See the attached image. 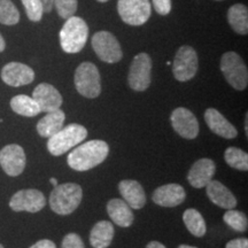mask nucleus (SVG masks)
<instances>
[{
    "label": "nucleus",
    "instance_id": "obj_1",
    "mask_svg": "<svg viewBox=\"0 0 248 248\" xmlns=\"http://www.w3.org/2000/svg\"><path fill=\"white\" fill-rule=\"evenodd\" d=\"M109 153V146L104 140H90L76 147L68 155L67 163L71 169L86 171L104 162Z\"/></svg>",
    "mask_w": 248,
    "mask_h": 248
},
{
    "label": "nucleus",
    "instance_id": "obj_2",
    "mask_svg": "<svg viewBox=\"0 0 248 248\" xmlns=\"http://www.w3.org/2000/svg\"><path fill=\"white\" fill-rule=\"evenodd\" d=\"M59 37L61 47L66 53H78L88 42L89 27L82 17L70 16L64 22Z\"/></svg>",
    "mask_w": 248,
    "mask_h": 248
},
{
    "label": "nucleus",
    "instance_id": "obj_3",
    "mask_svg": "<svg viewBox=\"0 0 248 248\" xmlns=\"http://www.w3.org/2000/svg\"><path fill=\"white\" fill-rule=\"evenodd\" d=\"M83 198V191L79 185L74 183L54 186L49 194V206L58 215H69L79 206Z\"/></svg>",
    "mask_w": 248,
    "mask_h": 248
},
{
    "label": "nucleus",
    "instance_id": "obj_4",
    "mask_svg": "<svg viewBox=\"0 0 248 248\" xmlns=\"http://www.w3.org/2000/svg\"><path fill=\"white\" fill-rule=\"evenodd\" d=\"M86 137H88V130L85 129V126L71 123L48 138L47 150L54 156H60L85 140Z\"/></svg>",
    "mask_w": 248,
    "mask_h": 248
},
{
    "label": "nucleus",
    "instance_id": "obj_5",
    "mask_svg": "<svg viewBox=\"0 0 248 248\" xmlns=\"http://www.w3.org/2000/svg\"><path fill=\"white\" fill-rule=\"evenodd\" d=\"M221 70L225 79L232 88L244 91L248 85V70L239 54L235 52H226L222 55Z\"/></svg>",
    "mask_w": 248,
    "mask_h": 248
},
{
    "label": "nucleus",
    "instance_id": "obj_6",
    "mask_svg": "<svg viewBox=\"0 0 248 248\" xmlns=\"http://www.w3.org/2000/svg\"><path fill=\"white\" fill-rule=\"evenodd\" d=\"M75 88L79 94L89 99L101 93V78L98 68L92 62H83L75 71Z\"/></svg>",
    "mask_w": 248,
    "mask_h": 248
},
{
    "label": "nucleus",
    "instance_id": "obj_7",
    "mask_svg": "<svg viewBox=\"0 0 248 248\" xmlns=\"http://www.w3.org/2000/svg\"><path fill=\"white\" fill-rule=\"evenodd\" d=\"M117 12L124 23L142 26L151 17V2L150 0H119Z\"/></svg>",
    "mask_w": 248,
    "mask_h": 248
},
{
    "label": "nucleus",
    "instance_id": "obj_8",
    "mask_svg": "<svg viewBox=\"0 0 248 248\" xmlns=\"http://www.w3.org/2000/svg\"><path fill=\"white\" fill-rule=\"evenodd\" d=\"M92 47L101 61L116 63L123 57L119 40L108 31H98L92 37Z\"/></svg>",
    "mask_w": 248,
    "mask_h": 248
},
{
    "label": "nucleus",
    "instance_id": "obj_9",
    "mask_svg": "<svg viewBox=\"0 0 248 248\" xmlns=\"http://www.w3.org/2000/svg\"><path fill=\"white\" fill-rule=\"evenodd\" d=\"M199 67L198 54L193 47L184 45L179 47L172 63V73L179 82H187L193 78Z\"/></svg>",
    "mask_w": 248,
    "mask_h": 248
},
{
    "label": "nucleus",
    "instance_id": "obj_10",
    "mask_svg": "<svg viewBox=\"0 0 248 248\" xmlns=\"http://www.w3.org/2000/svg\"><path fill=\"white\" fill-rule=\"evenodd\" d=\"M152 60L147 53H139L133 58L130 66L128 82L135 91L142 92L151 84Z\"/></svg>",
    "mask_w": 248,
    "mask_h": 248
},
{
    "label": "nucleus",
    "instance_id": "obj_11",
    "mask_svg": "<svg viewBox=\"0 0 248 248\" xmlns=\"http://www.w3.org/2000/svg\"><path fill=\"white\" fill-rule=\"evenodd\" d=\"M46 206V198L42 192L35 188L20 190L12 197L9 207L14 212L38 213Z\"/></svg>",
    "mask_w": 248,
    "mask_h": 248
},
{
    "label": "nucleus",
    "instance_id": "obj_12",
    "mask_svg": "<svg viewBox=\"0 0 248 248\" xmlns=\"http://www.w3.org/2000/svg\"><path fill=\"white\" fill-rule=\"evenodd\" d=\"M26 153L20 145H7L0 151V166L8 176L16 177L26 168Z\"/></svg>",
    "mask_w": 248,
    "mask_h": 248
},
{
    "label": "nucleus",
    "instance_id": "obj_13",
    "mask_svg": "<svg viewBox=\"0 0 248 248\" xmlns=\"http://www.w3.org/2000/svg\"><path fill=\"white\" fill-rule=\"evenodd\" d=\"M170 122L173 130L183 138L194 139L199 135V123L197 117L187 108H176L170 116Z\"/></svg>",
    "mask_w": 248,
    "mask_h": 248
},
{
    "label": "nucleus",
    "instance_id": "obj_14",
    "mask_svg": "<svg viewBox=\"0 0 248 248\" xmlns=\"http://www.w3.org/2000/svg\"><path fill=\"white\" fill-rule=\"evenodd\" d=\"M1 79L7 85L14 88L28 85L35 79V71L21 62H9L2 68Z\"/></svg>",
    "mask_w": 248,
    "mask_h": 248
},
{
    "label": "nucleus",
    "instance_id": "obj_15",
    "mask_svg": "<svg viewBox=\"0 0 248 248\" xmlns=\"http://www.w3.org/2000/svg\"><path fill=\"white\" fill-rule=\"evenodd\" d=\"M32 98L38 104L40 110L45 113L59 109L63 102L60 92L48 83H40L37 85L32 92Z\"/></svg>",
    "mask_w": 248,
    "mask_h": 248
},
{
    "label": "nucleus",
    "instance_id": "obj_16",
    "mask_svg": "<svg viewBox=\"0 0 248 248\" xmlns=\"http://www.w3.org/2000/svg\"><path fill=\"white\" fill-rule=\"evenodd\" d=\"M216 171V164L213 160L200 159L195 162L187 175V181L194 188L206 187Z\"/></svg>",
    "mask_w": 248,
    "mask_h": 248
},
{
    "label": "nucleus",
    "instance_id": "obj_17",
    "mask_svg": "<svg viewBox=\"0 0 248 248\" xmlns=\"http://www.w3.org/2000/svg\"><path fill=\"white\" fill-rule=\"evenodd\" d=\"M185 190L179 184H166L154 191L152 199L161 207H176L184 202Z\"/></svg>",
    "mask_w": 248,
    "mask_h": 248
},
{
    "label": "nucleus",
    "instance_id": "obj_18",
    "mask_svg": "<svg viewBox=\"0 0 248 248\" xmlns=\"http://www.w3.org/2000/svg\"><path fill=\"white\" fill-rule=\"evenodd\" d=\"M204 121L208 128L219 137L233 139L238 136L237 129L215 108H208L204 111Z\"/></svg>",
    "mask_w": 248,
    "mask_h": 248
},
{
    "label": "nucleus",
    "instance_id": "obj_19",
    "mask_svg": "<svg viewBox=\"0 0 248 248\" xmlns=\"http://www.w3.org/2000/svg\"><path fill=\"white\" fill-rule=\"evenodd\" d=\"M206 193L214 204L223 209H233L237 206V199L234 194L221 182L212 179L206 185Z\"/></svg>",
    "mask_w": 248,
    "mask_h": 248
},
{
    "label": "nucleus",
    "instance_id": "obj_20",
    "mask_svg": "<svg viewBox=\"0 0 248 248\" xmlns=\"http://www.w3.org/2000/svg\"><path fill=\"white\" fill-rule=\"evenodd\" d=\"M119 191L123 200L133 209H141L146 204V194L141 184L133 179H124L120 182Z\"/></svg>",
    "mask_w": 248,
    "mask_h": 248
},
{
    "label": "nucleus",
    "instance_id": "obj_21",
    "mask_svg": "<svg viewBox=\"0 0 248 248\" xmlns=\"http://www.w3.org/2000/svg\"><path fill=\"white\" fill-rule=\"evenodd\" d=\"M107 212L113 223L121 228H129L135 219L132 208L122 199H111L108 201Z\"/></svg>",
    "mask_w": 248,
    "mask_h": 248
},
{
    "label": "nucleus",
    "instance_id": "obj_22",
    "mask_svg": "<svg viewBox=\"0 0 248 248\" xmlns=\"http://www.w3.org/2000/svg\"><path fill=\"white\" fill-rule=\"evenodd\" d=\"M64 120H66V114L60 108L57 110L48 111L37 123V132L39 133V136L44 138L52 137V136L63 128Z\"/></svg>",
    "mask_w": 248,
    "mask_h": 248
},
{
    "label": "nucleus",
    "instance_id": "obj_23",
    "mask_svg": "<svg viewBox=\"0 0 248 248\" xmlns=\"http://www.w3.org/2000/svg\"><path fill=\"white\" fill-rule=\"evenodd\" d=\"M115 230L113 223L100 221L92 228L90 233V244L93 248H107L113 241Z\"/></svg>",
    "mask_w": 248,
    "mask_h": 248
},
{
    "label": "nucleus",
    "instance_id": "obj_24",
    "mask_svg": "<svg viewBox=\"0 0 248 248\" xmlns=\"http://www.w3.org/2000/svg\"><path fill=\"white\" fill-rule=\"evenodd\" d=\"M228 21L232 29L239 35L248 33V9L246 5L235 4L228 11Z\"/></svg>",
    "mask_w": 248,
    "mask_h": 248
},
{
    "label": "nucleus",
    "instance_id": "obj_25",
    "mask_svg": "<svg viewBox=\"0 0 248 248\" xmlns=\"http://www.w3.org/2000/svg\"><path fill=\"white\" fill-rule=\"evenodd\" d=\"M11 107L18 115L27 117L37 116L42 111L35 99L26 94L15 95L11 100Z\"/></svg>",
    "mask_w": 248,
    "mask_h": 248
},
{
    "label": "nucleus",
    "instance_id": "obj_26",
    "mask_svg": "<svg viewBox=\"0 0 248 248\" xmlns=\"http://www.w3.org/2000/svg\"><path fill=\"white\" fill-rule=\"evenodd\" d=\"M183 221L188 232H191V234H193L194 237L200 238L206 234V222H204L203 216L197 209H186L183 214Z\"/></svg>",
    "mask_w": 248,
    "mask_h": 248
},
{
    "label": "nucleus",
    "instance_id": "obj_27",
    "mask_svg": "<svg viewBox=\"0 0 248 248\" xmlns=\"http://www.w3.org/2000/svg\"><path fill=\"white\" fill-rule=\"evenodd\" d=\"M225 162L231 168L247 171L248 170V155L246 152L238 147H229L224 153Z\"/></svg>",
    "mask_w": 248,
    "mask_h": 248
},
{
    "label": "nucleus",
    "instance_id": "obj_28",
    "mask_svg": "<svg viewBox=\"0 0 248 248\" xmlns=\"http://www.w3.org/2000/svg\"><path fill=\"white\" fill-rule=\"evenodd\" d=\"M20 21V13L12 0H0V23L14 26Z\"/></svg>",
    "mask_w": 248,
    "mask_h": 248
},
{
    "label": "nucleus",
    "instance_id": "obj_29",
    "mask_svg": "<svg viewBox=\"0 0 248 248\" xmlns=\"http://www.w3.org/2000/svg\"><path fill=\"white\" fill-rule=\"evenodd\" d=\"M223 221L237 232H246L248 228L247 216L239 210L228 209L223 215Z\"/></svg>",
    "mask_w": 248,
    "mask_h": 248
},
{
    "label": "nucleus",
    "instance_id": "obj_30",
    "mask_svg": "<svg viewBox=\"0 0 248 248\" xmlns=\"http://www.w3.org/2000/svg\"><path fill=\"white\" fill-rule=\"evenodd\" d=\"M26 8L27 16L32 22H39L42 20L44 12L42 0H21Z\"/></svg>",
    "mask_w": 248,
    "mask_h": 248
},
{
    "label": "nucleus",
    "instance_id": "obj_31",
    "mask_svg": "<svg viewBox=\"0 0 248 248\" xmlns=\"http://www.w3.org/2000/svg\"><path fill=\"white\" fill-rule=\"evenodd\" d=\"M53 7L57 9L59 16L69 18L77 11V0H53Z\"/></svg>",
    "mask_w": 248,
    "mask_h": 248
},
{
    "label": "nucleus",
    "instance_id": "obj_32",
    "mask_svg": "<svg viewBox=\"0 0 248 248\" xmlns=\"http://www.w3.org/2000/svg\"><path fill=\"white\" fill-rule=\"evenodd\" d=\"M61 248H85V245L77 233H68L62 240Z\"/></svg>",
    "mask_w": 248,
    "mask_h": 248
},
{
    "label": "nucleus",
    "instance_id": "obj_33",
    "mask_svg": "<svg viewBox=\"0 0 248 248\" xmlns=\"http://www.w3.org/2000/svg\"><path fill=\"white\" fill-rule=\"evenodd\" d=\"M152 2L160 15H167L171 11V0H152Z\"/></svg>",
    "mask_w": 248,
    "mask_h": 248
},
{
    "label": "nucleus",
    "instance_id": "obj_34",
    "mask_svg": "<svg viewBox=\"0 0 248 248\" xmlns=\"http://www.w3.org/2000/svg\"><path fill=\"white\" fill-rule=\"evenodd\" d=\"M225 248H248L247 238H237V239L230 240L225 245Z\"/></svg>",
    "mask_w": 248,
    "mask_h": 248
},
{
    "label": "nucleus",
    "instance_id": "obj_35",
    "mask_svg": "<svg viewBox=\"0 0 248 248\" xmlns=\"http://www.w3.org/2000/svg\"><path fill=\"white\" fill-rule=\"evenodd\" d=\"M30 248H57V245H55L52 240L43 239L37 241V243L33 244Z\"/></svg>",
    "mask_w": 248,
    "mask_h": 248
},
{
    "label": "nucleus",
    "instance_id": "obj_36",
    "mask_svg": "<svg viewBox=\"0 0 248 248\" xmlns=\"http://www.w3.org/2000/svg\"><path fill=\"white\" fill-rule=\"evenodd\" d=\"M43 6H44L45 13H49L53 9V0H42Z\"/></svg>",
    "mask_w": 248,
    "mask_h": 248
},
{
    "label": "nucleus",
    "instance_id": "obj_37",
    "mask_svg": "<svg viewBox=\"0 0 248 248\" xmlns=\"http://www.w3.org/2000/svg\"><path fill=\"white\" fill-rule=\"evenodd\" d=\"M146 248H167L163 244L159 243V241H151V243L147 244Z\"/></svg>",
    "mask_w": 248,
    "mask_h": 248
},
{
    "label": "nucleus",
    "instance_id": "obj_38",
    "mask_svg": "<svg viewBox=\"0 0 248 248\" xmlns=\"http://www.w3.org/2000/svg\"><path fill=\"white\" fill-rule=\"evenodd\" d=\"M6 47V44H5V40L2 38V36L0 35V53H1L2 51H4Z\"/></svg>",
    "mask_w": 248,
    "mask_h": 248
},
{
    "label": "nucleus",
    "instance_id": "obj_39",
    "mask_svg": "<svg viewBox=\"0 0 248 248\" xmlns=\"http://www.w3.org/2000/svg\"><path fill=\"white\" fill-rule=\"evenodd\" d=\"M178 248H198V247H194V246H190V245H179Z\"/></svg>",
    "mask_w": 248,
    "mask_h": 248
},
{
    "label": "nucleus",
    "instance_id": "obj_40",
    "mask_svg": "<svg viewBox=\"0 0 248 248\" xmlns=\"http://www.w3.org/2000/svg\"><path fill=\"white\" fill-rule=\"evenodd\" d=\"M49 182H51L52 184H53L54 186H57V185H58V181H57V178H51V179H49Z\"/></svg>",
    "mask_w": 248,
    "mask_h": 248
},
{
    "label": "nucleus",
    "instance_id": "obj_41",
    "mask_svg": "<svg viewBox=\"0 0 248 248\" xmlns=\"http://www.w3.org/2000/svg\"><path fill=\"white\" fill-rule=\"evenodd\" d=\"M98 1H100V2H107L108 0H98Z\"/></svg>",
    "mask_w": 248,
    "mask_h": 248
},
{
    "label": "nucleus",
    "instance_id": "obj_42",
    "mask_svg": "<svg viewBox=\"0 0 248 248\" xmlns=\"http://www.w3.org/2000/svg\"><path fill=\"white\" fill-rule=\"evenodd\" d=\"M0 248H4V246H2V245H1V244H0Z\"/></svg>",
    "mask_w": 248,
    "mask_h": 248
},
{
    "label": "nucleus",
    "instance_id": "obj_43",
    "mask_svg": "<svg viewBox=\"0 0 248 248\" xmlns=\"http://www.w3.org/2000/svg\"><path fill=\"white\" fill-rule=\"evenodd\" d=\"M217 1H221V0H217Z\"/></svg>",
    "mask_w": 248,
    "mask_h": 248
}]
</instances>
